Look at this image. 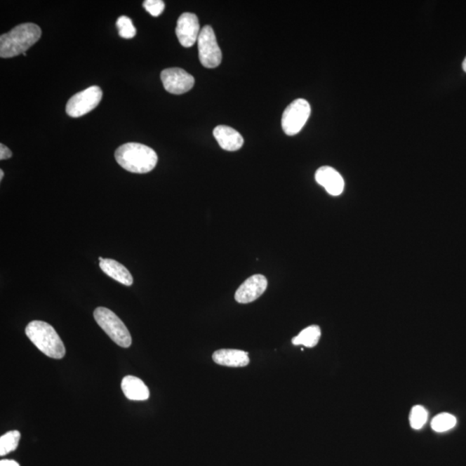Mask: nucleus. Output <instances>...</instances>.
Listing matches in <instances>:
<instances>
[{
  "label": "nucleus",
  "mask_w": 466,
  "mask_h": 466,
  "mask_svg": "<svg viewBox=\"0 0 466 466\" xmlns=\"http://www.w3.org/2000/svg\"><path fill=\"white\" fill-rule=\"evenodd\" d=\"M115 159L126 171L146 174L157 166V157L155 150L138 142H128L116 149Z\"/></svg>",
  "instance_id": "f257e3e1"
},
{
  "label": "nucleus",
  "mask_w": 466,
  "mask_h": 466,
  "mask_svg": "<svg viewBox=\"0 0 466 466\" xmlns=\"http://www.w3.org/2000/svg\"><path fill=\"white\" fill-rule=\"evenodd\" d=\"M42 36V29L32 22L16 26L0 36V56L11 58L25 53Z\"/></svg>",
  "instance_id": "f03ea898"
},
{
  "label": "nucleus",
  "mask_w": 466,
  "mask_h": 466,
  "mask_svg": "<svg viewBox=\"0 0 466 466\" xmlns=\"http://www.w3.org/2000/svg\"><path fill=\"white\" fill-rule=\"evenodd\" d=\"M26 335L39 351L51 359H61L66 354V349L61 338L53 326L47 322L34 321L25 329Z\"/></svg>",
  "instance_id": "7ed1b4c3"
},
{
  "label": "nucleus",
  "mask_w": 466,
  "mask_h": 466,
  "mask_svg": "<svg viewBox=\"0 0 466 466\" xmlns=\"http://www.w3.org/2000/svg\"><path fill=\"white\" fill-rule=\"evenodd\" d=\"M98 325L105 331L111 340L119 347L128 348L131 345V336L121 319L107 307H97L93 313Z\"/></svg>",
  "instance_id": "20e7f679"
},
{
  "label": "nucleus",
  "mask_w": 466,
  "mask_h": 466,
  "mask_svg": "<svg viewBox=\"0 0 466 466\" xmlns=\"http://www.w3.org/2000/svg\"><path fill=\"white\" fill-rule=\"evenodd\" d=\"M311 107L306 100L297 99L287 107L281 118V126L285 134L295 136L302 131L309 119Z\"/></svg>",
  "instance_id": "39448f33"
},
{
  "label": "nucleus",
  "mask_w": 466,
  "mask_h": 466,
  "mask_svg": "<svg viewBox=\"0 0 466 466\" xmlns=\"http://www.w3.org/2000/svg\"><path fill=\"white\" fill-rule=\"evenodd\" d=\"M199 58L203 66L214 69L220 65L222 53L217 43L215 33L210 25L202 28L198 37Z\"/></svg>",
  "instance_id": "423d86ee"
},
{
  "label": "nucleus",
  "mask_w": 466,
  "mask_h": 466,
  "mask_svg": "<svg viewBox=\"0 0 466 466\" xmlns=\"http://www.w3.org/2000/svg\"><path fill=\"white\" fill-rule=\"evenodd\" d=\"M102 90L99 86H92L71 97L66 106L67 114L72 118H79L95 109L102 99Z\"/></svg>",
  "instance_id": "0eeeda50"
},
{
  "label": "nucleus",
  "mask_w": 466,
  "mask_h": 466,
  "mask_svg": "<svg viewBox=\"0 0 466 466\" xmlns=\"http://www.w3.org/2000/svg\"><path fill=\"white\" fill-rule=\"evenodd\" d=\"M161 80L165 90L173 95H182L190 91L194 85V78L179 67L164 69Z\"/></svg>",
  "instance_id": "6e6552de"
},
{
  "label": "nucleus",
  "mask_w": 466,
  "mask_h": 466,
  "mask_svg": "<svg viewBox=\"0 0 466 466\" xmlns=\"http://www.w3.org/2000/svg\"><path fill=\"white\" fill-rule=\"evenodd\" d=\"M200 24L197 15L185 13L180 15L176 25L175 33L180 44L189 48L198 41L200 35Z\"/></svg>",
  "instance_id": "1a4fd4ad"
},
{
  "label": "nucleus",
  "mask_w": 466,
  "mask_h": 466,
  "mask_svg": "<svg viewBox=\"0 0 466 466\" xmlns=\"http://www.w3.org/2000/svg\"><path fill=\"white\" fill-rule=\"evenodd\" d=\"M268 281L262 275H254L246 281L236 291V302L247 304L254 302L265 292Z\"/></svg>",
  "instance_id": "9d476101"
},
{
  "label": "nucleus",
  "mask_w": 466,
  "mask_h": 466,
  "mask_svg": "<svg viewBox=\"0 0 466 466\" xmlns=\"http://www.w3.org/2000/svg\"><path fill=\"white\" fill-rule=\"evenodd\" d=\"M315 180L333 197H339L343 193L345 182L336 170L329 166L319 168L315 173Z\"/></svg>",
  "instance_id": "9b49d317"
},
{
  "label": "nucleus",
  "mask_w": 466,
  "mask_h": 466,
  "mask_svg": "<svg viewBox=\"0 0 466 466\" xmlns=\"http://www.w3.org/2000/svg\"><path fill=\"white\" fill-rule=\"evenodd\" d=\"M213 136L220 147L228 152H236L242 148L244 138L239 131L232 127L219 126L213 131Z\"/></svg>",
  "instance_id": "f8f14e48"
},
{
  "label": "nucleus",
  "mask_w": 466,
  "mask_h": 466,
  "mask_svg": "<svg viewBox=\"0 0 466 466\" xmlns=\"http://www.w3.org/2000/svg\"><path fill=\"white\" fill-rule=\"evenodd\" d=\"M214 362L220 366L227 367H246L250 359L246 352L234 349H221L213 353Z\"/></svg>",
  "instance_id": "ddd939ff"
},
{
  "label": "nucleus",
  "mask_w": 466,
  "mask_h": 466,
  "mask_svg": "<svg viewBox=\"0 0 466 466\" xmlns=\"http://www.w3.org/2000/svg\"><path fill=\"white\" fill-rule=\"evenodd\" d=\"M121 388L127 399L131 401H146L149 397V390L140 378L134 375H126L123 378Z\"/></svg>",
  "instance_id": "4468645a"
},
{
  "label": "nucleus",
  "mask_w": 466,
  "mask_h": 466,
  "mask_svg": "<svg viewBox=\"0 0 466 466\" xmlns=\"http://www.w3.org/2000/svg\"><path fill=\"white\" fill-rule=\"evenodd\" d=\"M100 267L108 277L119 283L126 285V286L133 285V277L129 270L114 259L104 258L102 261L100 262Z\"/></svg>",
  "instance_id": "2eb2a0df"
},
{
  "label": "nucleus",
  "mask_w": 466,
  "mask_h": 466,
  "mask_svg": "<svg viewBox=\"0 0 466 466\" xmlns=\"http://www.w3.org/2000/svg\"><path fill=\"white\" fill-rule=\"evenodd\" d=\"M321 336V328L318 326L314 325L303 329L292 340V342L295 345H303V347L312 348L317 347Z\"/></svg>",
  "instance_id": "dca6fc26"
},
{
  "label": "nucleus",
  "mask_w": 466,
  "mask_h": 466,
  "mask_svg": "<svg viewBox=\"0 0 466 466\" xmlns=\"http://www.w3.org/2000/svg\"><path fill=\"white\" fill-rule=\"evenodd\" d=\"M21 434L18 430L8 432L0 437V456H6L16 450L20 443Z\"/></svg>",
  "instance_id": "f3484780"
},
{
  "label": "nucleus",
  "mask_w": 466,
  "mask_h": 466,
  "mask_svg": "<svg viewBox=\"0 0 466 466\" xmlns=\"http://www.w3.org/2000/svg\"><path fill=\"white\" fill-rule=\"evenodd\" d=\"M456 424L457 419L455 416L448 413H442L434 417L432 420L431 427L435 432L443 433V432L452 430L456 426Z\"/></svg>",
  "instance_id": "a211bd4d"
},
{
  "label": "nucleus",
  "mask_w": 466,
  "mask_h": 466,
  "mask_svg": "<svg viewBox=\"0 0 466 466\" xmlns=\"http://www.w3.org/2000/svg\"><path fill=\"white\" fill-rule=\"evenodd\" d=\"M427 411L422 406L417 405L411 409V415H409V422L413 430H420L424 425L426 424L427 420Z\"/></svg>",
  "instance_id": "6ab92c4d"
},
{
  "label": "nucleus",
  "mask_w": 466,
  "mask_h": 466,
  "mask_svg": "<svg viewBox=\"0 0 466 466\" xmlns=\"http://www.w3.org/2000/svg\"><path fill=\"white\" fill-rule=\"evenodd\" d=\"M119 29V35L125 39H133L137 34V29L134 27L133 22L130 18L121 16L116 22Z\"/></svg>",
  "instance_id": "aec40b11"
},
{
  "label": "nucleus",
  "mask_w": 466,
  "mask_h": 466,
  "mask_svg": "<svg viewBox=\"0 0 466 466\" xmlns=\"http://www.w3.org/2000/svg\"><path fill=\"white\" fill-rule=\"evenodd\" d=\"M142 6L153 17L160 16L165 8V4L161 0H145Z\"/></svg>",
  "instance_id": "412c9836"
},
{
  "label": "nucleus",
  "mask_w": 466,
  "mask_h": 466,
  "mask_svg": "<svg viewBox=\"0 0 466 466\" xmlns=\"http://www.w3.org/2000/svg\"><path fill=\"white\" fill-rule=\"evenodd\" d=\"M11 156H13V153H11L10 149L6 147L5 145H0V159H11Z\"/></svg>",
  "instance_id": "4be33fe9"
},
{
  "label": "nucleus",
  "mask_w": 466,
  "mask_h": 466,
  "mask_svg": "<svg viewBox=\"0 0 466 466\" xmlns=\"http://www.w3.org/2000/svg\"><path fill=\"white\" fill-rule=\"evenodd\" d=\"M0 466H20V465L16 461L4 460L0 461Z\"/></svg>",
  "instance_id": "5701e85b"
},
{
  "label": "nucleus",
  "mask_w": 466,
  "mask_h": 466,
  "mask_svg": "<svg viewBox=\"0 0 466 466\" xmlns=\"http://www.w3.org/2000/svg\"><path fill=\"white\" fill-rule=\"evenodd\" d=\"M463 69H464L465 72L466 73V58L464 60V62H463Z\"/></svg>",
  "instance_id": "b1692460"
},
{
  "label": "nucleus",
  "mask_w": 466,
  "mask_h": 466,
  "mask_svg": "<svg viewBox=\"0 0 466 466\" xmlns=\"http://www.w3.org/2000/svg\"><path fill=\"white\" fill-rule=\"evenodd\" d=\"M3 178H4V171L1 170L0 171V180H2Z\"/></svg>",
  "instance_id": "393cba45"
}]
</instances>
